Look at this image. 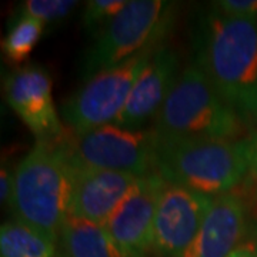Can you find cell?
Segmentation results:
<instances>
[{"label": "cell", "mask_w": 257, "mask_h": 257, "mask_svg": "<svg viewBox=\"0 0 257 257\" xmlns=\"http://www.w3.org/2000/svg\"><path fill=\"white\" fill-rule=\"evenodd\" d=\"M254 251V240H248L244 244L237 247L229 257H253Z\"/></svg>", "instance_id": "cell-21"}, {"label": "cell", "mask_w": 257, "mask_h": 257, "mask_svg": "<svg viewBox=\"0 0 257 257\" xmlns=\"http://www.w3.org/2000/svg\"><path fill=\"white\" fill-rule=\"evenodd\" d=\"M194 63L247 126L257 124V18H230L209 6L193 26Z\"/></svg>", "instance_id": "cell-1"}, {"label": "cell", "mask_w": 257, "mask_h": 257, "mask_svg": "<svg viewBox=\"0 0 257 257\" xmlns=\"http://www.w3.org/2000/svg\"><path fill=\"white\" fill-rule=\"evenodd\" d=\"M127 0H90L83 9L82 22L84 29L96 35L104 28L120 10L126 6Z\"/></svg>", "instance_id": "cell-18"}, {"label": "cell", "mask_w": 257, "mask_h": 257, "mask_svg": "<svg viewBox=\"0 0 257 257\" xmlns=\"http://www.w3.org/2000/svg\"><path fill=\"white\" fill-rule=\"evenodd\" d=\"M156 49L145 50L123 63L96 73L67 97L60 107V116L70 132L82 135L114 123Z\"/></svg>", "instance_id": "cell-7"}, {"label": "cell", "mask_w": 257, "mask_h": 257, "mask_svg": "<svg viewBox=\"0 0 257 257\" xmlns=\"http://www.w3.org/2000/svg\"><path fill=\"white\" fill-rule=\"evenodd\" d=\"M5 99L37 140H55L64 133L53 101L52 77L40 64H25L5 80Z\"/></svg>", "instance_id": "cell-10"}, {"label": "cell", "mask_w": 257, "mask_h": 257, "mask_svg": "<svg viewBox=\"0 0 257 257\" xmlns=\"http://www.w3.org/2000/svg\"><path fill=\"white\" fill-rule=\"evenodd\" d=\"M179 69V53L166 42L162 43L142 70L114 124L139 130L156 119L180 76Z\"/></svg>", "instance_id": "cell-11"}, {"label": "cell", "mask_w": 257, "mask_h": 257, "mask_svg": "<svg viewBox=\"0 0 257 257\" xmlns=\"http://www.w3.org/2000/svg\"><path fill=\"white\" fill-rule=\"evenodd\" d=\"M165 180L156 173L138 177L119 206L103 224L128 257L152 253L153 226Z\"/></svg>", "instance_id": "cell-9"}, {"label": "cell", "mask_w": 257, "mask_h": 257, "mask_svg": "<svg viewBox=\"0 0 257 257\" xmlns=\"http://www.w3.org/2000/svg\"><path fill=\"white\" fill-rule=\"evenodd\" d=\"M248 234L246 202L237 193L216 196L196 237L180 257H229Z\"/></svg>", "instance_id": "cell-13"}, {"label": "cell", "mask_w": 257, "mask_h": 257, "mask_svg": "<svg viewBox=\"0 0 257 257\" xmlns=\"http://www.w3.org/2000/svg\"><path fill=\"white\" fill-rule=\"evenodd\" d=\"M60 257H128L101 224L67 216L59 236Z\"/></svg>", "instance_id": "cell-14"}, {"label": "cell", "mask_w": 257, "mask_h": 257, "mask_svg": "<svg viewBox=\"0 0 257 257\" xmlns=\"http://www.w3.org/2000/svg\"><path fill=\"white\" fill-rule=\"evenodd\" d=\"M253 257H257V240H254V251H253Z\"/></svg>", "instance_id": "cell-23"}, {"label": "cell", "mask_w": 257, "mask_h": 257, "mask_svg": "<svg viewBox=\"0 0 257 257\" xmlns=\"http://www.w3.org/2000/svg\"><path fill=\"white\" fill-rule=\"evenodd\" d=\"M15 187V172H12L9 167H2L0 173V200L2 203L10 204L12 194Z\"/></svg>", "instance_id": "cell-20"}, {"label": "cell", "mask_w": 257, "mask_h": 257, "mask_svg": "<svg viewBox=\"0 0 257 257\" xmlns=\"http://www.w3.org/2000/svg\"><path fill=\"white\" fill-rule=\"evenodd\" d=\"M250 140H251V170L257 180V124L250 133Z\"/></svg>", "instance_id": "cell-22"}, {"label": "cell", "mask_w": 257, "mask_h": 257, "mask_svg": "<svg viewBox=\"0 0 257 257\" xmlns=\"http://www.w3.org/2000/svg\"><path fill=\"white\" fill-rule=\"evenodd\" d=\"M175 3L127 0L126 6L96 35L82 64L84 80L165 43L175 22Z\"/></svg>", "instance_id": "cell-5"}, {"label": "cell", "mask_w": 257, "mask_h": 257, "mask_svg": "<svg viewBox=\"0 0 257 257\" xmlns=\"http://www.w3.org/2000/svg\"><path fill=\"white\" fill-rule=\"evenodd\" d=\"M211 6L230 18H257V0H217Z\"/></svg>", "instance_id": "cell-19"}, {"label": "cell", "mask_w": 257, "mask_h": 257, "mask_svg": "<svg viewBox=\"0 0 257 257\" xmlns=\"http://www.w3.org/2000/svg\"><path fill=\"white\" fill-rule=\"evenodd\" d=\"M70 166V165H69ZM69 216L104 224L139 176L86 166H70Z\"/></svg>", "instance_id": "cell-12"}, {"label": "cell", "mask_w": 257, "mask_h": 257, "mask_svg": "<svg viewBox=\"0 0 257 257\" xmlns=\"http://www.w3.org/2000/svg\"><path fill=\"white\" fill-rule=\"evenodd\" d=\"M0 257H60L59 243L13 219L0 227Z\"/></svg>", "instance_id": "cell-15"}, {"label": "cell", "mask_w": 257, "mask_h": 257, "mask_svg": "<svg viewBox=\"0 0 257 257\" xmlns=\"http://www.w3.org/2000/svg\"><path fill=\"white\" fill-rule=\"evenodd\" d=\"M250 169V136L227 140L175 136L155 130L153 173L167 183L216 197L233 192Z\"/></svg>", "instance_id": "cell-2"}, {"label": "cell", "mask_w": 257, "mask_h": 257, "mask_svg": "<svg viewBox=\"0 0 257 257\" xmlns=\"http://www.w3.org/2000/svg\"><path fill=\"white\" fill-rule=\"evenodd\" d=\"M72 170L53 140H37L19 162L10 209L15 219L59 243L69 216Z\"/></svg>", "instance_id": "cell-3"}, {"label": "cell", "mask_w": 257, "mask_h": 257, "mask_svg": "<svg viewBox=\"0 0 257 257\" xmlns=\"http://www.w3.org/2000/svg\"><path fill=\"white\" fill-rule=\"evenodd\" d=\"M213 199L165 182L155 217L152 253L157 257L182 256L202 227Z\"/></svg>", "instance_id": "cell-8"}, {"label": "cell", "mask_w": 257, "mask_h": 257, "mask_svg": "<svg viewBox=\"0 0 257 257\" xmlns=\"http://www.w3.org/2000/svg\"><path fill=\"white\" fill-rule=\"evenodd\" d=\"M45 25L36 19L16 13L10 20L8 33L2 42V50L6 59L19 64L28 60L30 53L43 35Z\"/></svg>", "instance_id": "cell-16"}, {"label": "cell", "mask_w": 257, "mask_h": 257, "mask_svg": "<svg viewBox=\"0 0 257 257\" xmlns=\"http://www.w3.org/2000/svg\"><path fill=\"white\" fill-rule=\"evenodd\" d=\"M76 6L77 2L73 0H25L16 13L36 19L46 26L66 18Z\"/></svg>", "instance_id": "cell-17"}, {"label": "cell", "mask_w": 257, "mask_h": 257, "mask_svg": "<svg viewBox=\"0 0 257 257\" xmlns=\"http://www.w3.org/2000/svg\"><path fill=\"white\" fill-rule=\"evenodd\" d=\"M155 120L153 128L159 133L189 138L236 140L246 138L247 127L194 62L180 72Z\"/></svg>", "instance_id": "cell-4"}, {"label": "cell", "mask_w": 257, "mask_h": 257, "mask_svg": "<svg viewBox=\"0 0 257 257\" xmlns=\"http://www.w3.org/2000/svg\"><path fill=\"white\" fill-rule=\"evenodd\" d=\"M53 143L70 166L123 172L139 177L153 172V127L135 130L110 123L82 135L63 133Z\"/></svg>", "instance_id": "cell-6"}]
</instances>
